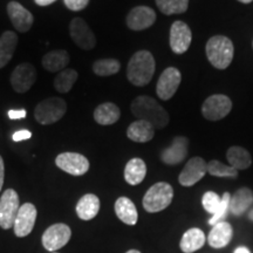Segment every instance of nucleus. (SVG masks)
I'll list each match as a JSON object with an SVG mask.
<instances>
[{"label": "nucleus", "instance_id": "obj_17", "mask_svg": "<svg viewBox=\"0 0 253 253\" xmlns=\"http://www.w3.org/2000/svg\"><path fill=\"white\" fill-rule=\"evenodd\" d=\"M7 14L12 25L20 33H26L33 26V14L23 5L17 1H9L7 5Z\"/></svg>", "mask_w": 253, "mask_h": 253}, {"label": "nucleus", "instance_id": "obj_37", "mask_svg": "<svg viewBox=\"0 0 253 253\" xmlns=\"http://www.w3.org/2000/svg\"><path fill=\"white\" fill-rule=\"evenodd\" d=\"M31 137H32V132L28 130H19L17 132H14L13 136H12V138H13L14 142L30 140Z\"/></svg>", "mask_w": 253, "mask_h": 253}, {"label": "nucleus", "instance_id": "obj_14", "mask_svg": "<svg viewBox=\"0 0 253 253\" xmlns=\"http://www.w3.org/2000/svg\"><path fill=\"white\" fill-rule=\"evenodd\" d=\"M192 33L184 21H175L170 28V47L175 54H184L191 45Z\"/></svg>", "mask_w": 253, "mask_h": 253}, {"label": "nucleus", "instance_id": "obj_45", "mask_svg": "<svg viewBox=\"0 0 253 253\" xmlns=\"http://www.w3.org/2000/svg\"><path fill=\"white\" fill-rule=\"evenodd\" d=\"M52 253H56V252H52Z\"/></svg>", "mask_w": 253, "mask_h": 253}, {"label": "nucleus", "instance_id": "obj_15", "mask_svg": "<svg viewBox=\"0 0 253 253\" xmlns=\"http://www.w3.org/2000/svg\"><path fill=\"white\" fill-rule=\"evenodd\" d=\"M37 208L32 203H25L19 209L17 218L14 220V233L17 237H26L33 230L37 220Z\"/></svg>", "mask_w": 253, "mask_h": 253}, {"label": "nucleus", "instance_id": "obj_18", "mask_svg": "<svg viewBox=\"0 0 253 253\" xmlns=\"http://www.w3.org/2000/svg\"><path fill=\"white\" fill-rule=\"evenodd\" d=\"M189 140L184 136H176L172 143L161 154V161L168 166H176L188 156Z\"/></svg>", "mask_w": 253, "mask_h": 253}, {"label": "nucleus", "instance_id": "obj_42", "mask_svg": "<svg viewBox=\"0 0 253 253\" xmlns=\"http://www.w3.org/2000/svg\"><path fill=\"white\" fill-rule=\"evenodd\" d=\"M238 1L243 2V4H250V2H252L253 0H238Z\"/></svg>", "mask_w": 253, "mask_h": 253}, {"label": "nucleus", "instance_id": "obj_3", "mask_svg": "<svg viewBox=\"0 0 253 253\" xmlns=\"http://www.w3.org/2000/svg\"><path fill=\"white\" fill-rule=\"evenodd\" d=\"M205 52L211 65L217 69H226L231 65L235 54L232 41L227 37L214 36L205 46Z\"/></svg>", "mask_w": 253, "mask_h": 253}, {"label": "nucleus", "instance_id": "obj_32", "mask_svg": "<svg viewBox=\"0 0 253 253\" xmlns=\"http://www.w3.org/2000/svg\"><path fill=\"white\" fill-rule=\"evenodd\" d=\"M157 7L166 15L181 14L189 7V0H156Z\"/></svg>", "mask_w": 253, "mask_h": 253}, {"label": "nucleus", "instance_id": "obj_4", "mask_svg": "<svg viewBox=\"0 0 253 253\" xmlns=\"http://www.w3.org/2000/svg\"><path fill=\"white\" fill-rule=\"evenodd\" d=\"M173 189L169 183L158 182L148 190L143 197V208L147 212L156 213L171 204Z\"/></svg>", "mask_w": 253, "mask_h": 253}, {"label": "nucleus", "instance_id": "obj_35", "mask_svg": "<svg viewBox=\"0 0 253 253\" xmlns=\"http://www.w3.org/2000/svg\"><path fill=\"white\" fill-rule=\"evenodd\" d=\"M230 199H231V195L229 192H225V194L223 195V197H221V203H220L219 209H218L217 212L214 213L210 219H209V224L214 225V224H217L218 221H221V219H223L224 217H226V213L230 208Z\"/></svg>", "mask_w": 253, "mask_h": 253}, {"label": "nucleus", "instance_id": "obj_21", "mask_svg": "<svg viewBox=\"0 0 253 253\" xmlns=\"http://www.w3.org/2000/svg\"><path fill=\"white\" fill-rule=\"evenodd\" d=\"M100 211V199L96 195L87 194L79 199L77 214L82 220H90L97 216Z\"/></svg>", "mask_w": 253, "mask_h": 253}, {"label": "nucleus", "instance_id": "obj_29", "mask_svg": "<svg viewBox=\"0 0 253 253\" xmlns=\"http://www.w3.org/2000/svg\"><path fill=\"white\" fill-rule=\"evenodd\" d=\"M226 158L229 161V166L235 168L236 170H246L252 164L251 155L245 148L239 147V145H233L229 148Z\"/></svg>", "mask_w": 253, "mask_h": 253}, {"label": "nucleus", "instance_id": "obj_10", "mask_svg": "<svg viewBox=\"0 0 253 253\" xmlns=\"http://www.w3.org/2000/svg\"><path fill=\"white\" fill-rule=\"evenodd\" d=\"M56 167L73 176H82L89 170V161L78 153H62L55 158Z\"/></svg>", "mask_w": 253, "mask_h": 253}, {"label": "nucleus", "instance_id": "obj_23", "mask_svg": "<svg viewBox=\"0 0 253 253\" xmlns=\"http://www.w3.org/2000/svg\"><path fill=\"white\" fill-rule=\"evenodd\" d=\"M253 204V192L249 188H240L231 196L229 210L235 216H242Z\"/></svg>", "mask_w": 253, "mask_h": 253}, {"label": "nucleus", "instance_id": "obj_16", "mask_svg": "<svg viewBox=\"0 0 253 253\" xmlns=\"http://www.w3.org/2000/svg\"><path fill=\"white\" fill-rule=\"evenodd\" d=\"M156 21V13L148 6L134 7L126 15V26L132 31H143L149 28Z\"/></svg>", "mask_w": 253, "mask_h": 253}, {"label": "nucleus", "instance_id": "obj_6", "mask_svg": "<svg viewBox=\"0 0 253 253\" xmlns=\"http://www.w3.org/2000/svg\"><path fill=\"white\" fill-rule=\"evenodd\" d=\"M232 109V101L223 94H214L209 96L202 106V114L209 121H219L226 118Z\"/></svg>", "mask_w": 253, "mask_h": 253}, {"label": "nucleus", "instance_id": "obj_19", "mask_svg": "<svg viewBox=\"0 0 253 253\" xmlns=\"http://www.w3.org/2000/svg\"><path fill=\"white\" fill-rule=\"evenodd\" d=\"M233 237V229L227 221H218L208 236V243L213 249H223L230 244Z\"/></svg>", "mask_w": 253, "mask_h": 253}, {"label": "nucleus", "instance_id": "obj_7", "mask_svg": "<svg viewBox=\"0 0 253 253\" xmlns=\"http://www.w3.org/2000/svg\"><path fill=\"white\" fill-rule=\"evenodd\" d=\"M20 209L19 196L13 189H7L0 198V226L8 230L14 225L18 211Z\"/></svg>", "mask_w": 253, "mask_h": 253}, {"label": "nucleus", "instance_id": "obj_2", "mask_svg": "<svg viewBox=\"0 0 253 253\" xmlns=\"http://www.w3.org/2000/svg\"><path fill=\"white\" fill-rule=\"evenodd\" d=\"M155 67L156 63L153 54L148 50H138L129 60L126 78L134 86L143 87L153 79Z\"/></svg>", "mask_w": 253, "mask_h": 253}, {"label": "nucleus", "instance_id": "obj_31", "mask_svg": "<svg viewBox=\"0 0 253 253\" xmlns=\"http://www.w3.org/2000/svg\"><path fill=\"white\" fill-rule=\"evenodd\" d=\"M121 63L116 59H100L93 63V72L99 77H110L118 74Z\"/></svg>", "mask_w": 253, "mask_h": 253}, {"label": "nucleus", "instance_id": "obj_34", "mask_svg": "<svg viewBox=\"0 0 253 253\" xmlns=\"http://www.w3.org/2000/svg\"><path fill=\"white\" fill-rule=\"evenodd\" d=\"M220 203L221 197H219V196L213 191L205 192L203 198H202V204H203L204 210L207 211V212L212 214V216L218 211V209L220 207Z\"/></svg>", "mask_w": 253, "mask_h": 253}, {"label": "nucleus", "instance_id": "obj_20", "mask_svg": "<svg viewBox=\"0 0 253 253\" xmlns=\"http://www.w3.org/2000/svg\"><path fill=\"white\" fill-rule=\"evenodd\" d=\"M126 136H128L129 140L137 142V143H145V142H149L154 138L155 128L149 122L137 120L128 126Z\"/></svg>", "mask_w": 253, "mask_h": 253}, {"label": "nucleus", "instance_id": "obj_11", "mask_svg": "<svg viewBox=\"0 0 253 253\" xmlns=\"http://www.w3.org/2000/svg\"><path fill=\"white\" fill-rule=\"evenodd\" d=\"M181 72L175 67H169L161 74L156 84V94L161 100H170L181 84Z\"/></svg>", "mask_w": 253, "mask_h": 253}, {"label": "nucleus", "instance_id": "obj_33", "mask_svg": "<svg viewBox=\"0 0 253 253\" xmlns=\"http://www.w3.org/2000/svg\"><path fill=\"white\" fill-rule=\"evenodd\" d=\"M207 170L211 176L214 177H231V178L238 177V170L217 160H212L207 163Z\"/></svg>", "mask_w": 253, "mask_h": 253}, {"label": "nucleus", "instance_id": "obj_9", "mask_svg": "<svg viewBox=\"0 0 253 253\" xmlns=\"http://www.w3.org/2000/svg\"><path fill=\"white\" fill-rule=\"evenodd\" d=\"M69 33L75 45L81 49L90 50L96 46L95 34L84 19L74 18L69 25Z\"/></svg>", "mask_w": 253, "mask_h": 253}, {"label": "nucleus", "instance_id": "obj_36", "mask_svg": "<svg viewBox=\"0 0 253 253\" xmlns=\"http://www.w3.org/2000/svg\"><path fill=\"white\" fill-rule=\"evenodd\" d=\"M63 2L71 11L77 12L86 8L87 5L89 4V0H63Z\"/></svg>", "mask_w": 253, "mask_h": 253}, {"label": "nucleus", "instance_id": "obj_39", "mask_svg": "<svg viewBox=\"0 0 253 253\" xmlns=\"http://www.w3.org/2000/svg\"><path fill=\"white\" fill-rule=\"evenodd\" d=\"M4 177H5V167L2 157L0 156V191H1L2 185H4Z\"/></svg>", "mask_w": 253, "mask_h": 253}, {"label": "nucleus", "instance_id": "obj_12", "mask_svg": "<svg viewBox=\"0 0 253 253\" xmlns=\"http://www.w3.org/2000/svg\"><path fill=\"white\" fill-rule=\"evenodd\" d=\"M37 81V71L30 62H24L18 65L12 72L11 84L17 93L24 94L31 89L34 82Z\"/></svg>", "mask_w": 253, "mask_h": 253}, {"label": "nucleus", "instance_id": "obj_27", "mask_svg": "<svg viewBox=\"0 0 253 253\" xmlns=\"http://www.w3.org/2000/svg\"><path fill=\"white\" fill-rule=\"evenodd\" d=\"M18 34L6 31L0 38V68L5 67L13 56L18 46Z\"/></svg>", "mask_w": 253, "mask_h": 253}, {"label": "nucleus", "instance_id": "obj_30", "mask_svg": "<svg viewBox=\"0 0 253 253\" xmlns=\"http://www.w3.org/2000/svg\"><path fill=\"white\" fill-rule=\"evenodd\" d=\"M78 80V72L75 69L66 68L56 75L54 79V88L59 93L66 94L74 86Z\"/></svg>", "mask_w": 253, "mask_h": 253}, {"label": "nucleus", "instance_id": "obj_44", "mask_svg": "<svg viewBox=\"0 0 253 253\" xmlns=\"http://www.w3.org/2000/svg\"><path fill=\"white\" fill-rule=\"evenodd\" d=\"M126 253H141V252L137 251V250H129V251L126 252Z\"/></svg>", "mask_w": 253, "mask_h": 253}, {"label": "nucleus", "instance_id": "obj_13", "mask_svg": "<svg viewBox=\"0 0 253 253\" xmlns=\"http://www.w3.org/2000/svg\"><path fill=\"white\" fill-rule=\"evenodd\" d=\"M207 162L202 157H192L188 161L185 167L178 176L179 184L183 186H192L201 181L207 175Z\"/></svg>", "mask_w": 253, "mask_h": 253}, {"label": "nucleus", "instance_id": "obj_28", "mask_svg": "<svg viewBox=\"0 0 253 253\" xmlns=\"http://www.w3.org/2000/svg\"><path fill=\"white\" fill-rule=\"evenodd\" d=\"M147 175V166L141 158H131L125 168V179L128 184L137 185L143 182Z\"/></svg>", "mask_w": 253, "mask_h": 253}, {"label": "nucleus", "instance_id": "obj_22", "mask_svg": "<svg viewBox=\"0 0 253 253\" xmlns=\"http://www.w3.org/2000/svg\"><path fill=\"white\" fill-rule=\"evenodd\" d=\"M205 242L207 238L203 231L198 227H192L184 232L179 243V248L183 253H194L203 248Z\"/></svg>", "mask_w": 253, "mask_h": 253}, {"label": "nucleus", "instance_id": "obj_38", "mask_svg": "<svg viewBox=\"0 0 253 253\" xmlns=\"http://www.w3.org/2000/svg\"><path fill=\"white\" fill-rule=\"evenodd\" d=\"M26 110L25 109H18V110H9L8 118L11 120H21L26 118Z\"/></svg>", "mask_w": 253, "mask_h": 253}, {"label": "nucleus", "instance_id": "obj_43", "mask_svg": "<svg viewBox=\"0 0 253 253\" xmlns=\"http://www.w3.org/2000/svg\"><path fill=\"white\" fill-rule=\"evenodd\" d=\"M249 219L253 221V209L249 212Z\"/></svg>", "mask_w": 253, "mask_h": 253}, {"label": "nucleus", "instance_id": "obj_5", "mask_svg": "<svg viewBox=\"0 0 253 253\" xmlns=\"http://www.w3.org/2000/svg\"><path fill=\"white\" fill-rule=\"evenodd\" d=\"M67 112V104L60 97H48L37 104L34 118L40 125H52L61 120Z\"/></svg>", "mask_w": 253, "mask_h": 253}, {"label": "nucleus", "instance_id": "obj_26", "mask_svg": "<svg viewBox=\"0 0 253 253\" xmlns=\"http://www.w3.org/2000/svg\"><path fill=\"white\" fill-rule=\"evenodd\" d=\"M69 54L65 49H56L46 53L42 58V67L50 73L61 72L69 63Z\"/></svg>", "mask_w": 253, "mask_h": 253}, {"label": "nucleus", "instance_id": "obj_1", "mask_svg": "<svg viewBox=\"0 0 253 253\" xmlns=\"http://www.w3.org/2000/svg\"><path fill=\"white\" fill-rule=\"evenodd\" d=\"M130 109L136 119L149 122L155 129H163L169 125L170 118L167 110L148 95L136 97L131 102Z\"/></svg>", "mask_w": 253, "mask_h": 253}, {"label": "nucleus", "instance_id": "obj_40", "mask_svg": "<svg viewBox=\"0 0 253 253\" xmlns=\"http://www.w3.org/2000/svg\"><path fill=\"white\" fill-rule=\"evenodd\" d=\"M34 1H36V4L39 6H48L56 1V0H34Z\"/></svg>", "mask_w": 253, "mask_h": 253}, {"label": "nucleus", "instance_id": "obj_24", "mask_svg": "<svg viewBox=\"0 0 253 253\" xmlns=\"http://www.w3.org/2000/svg\"><path fill=\"white\" fill-rule=\"evenodd\" d=\"M115 213L118 218L126 225H135L137 223L138 213L135 204L128 197H120L115 202Z\"/></svg>", "mask_w": 253, "mask_h": 253}, {"label": "nucleus", "instance_id": "obj_8", "mask_svg": "<svg viewBox=\"0 0 253 253\" xmlns=\"http://www.w3.org/2000/svg\"><path fill=\"white\" fill-rule=\"evenodd\" d=\"M72 237L71 227L66 224L58 223L50 225L42 235V245L47 251H58L65 245H67Z\"/></svg>", "mask_w": 253, "mask_h": 253}, {"label": "nucleus", "instance_id": "obj_25", "mask_svg": "<svg viewBox=\"0 0 253 253\" xmlns=\"http://www.w3.org/2000/svg\"><path fill=\"white\" fill-rule=\"evenodd\" d=\"M121 118V110L115 103L106 102L100 104L94 110L95 122L101 126H110L116 123Z\"/></svg>", "mask_w": 253, "mask_h": 253}, {"label": "nucleus", "instance_id": "obj_41", "mask_svg": "<svg viewBox=\"0 0 253 253\" xmlns=\"http://www.w3.org/2000/svg\"><path fill=\"white\" fill-rule=\"evenodd\" d=\"M233 253H251V252H250V250L246 248V246H239V248H237L235 250V252Z\"/></svg>", "mask_w": 253, "mask_h": 253}]
</instances>
